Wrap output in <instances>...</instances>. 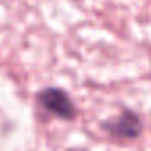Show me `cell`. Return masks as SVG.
Masks as SVG:
<instances>
[{"mask_svg":"<svg viewBox=\"0 0 151 151\" xmlns=\"http://www.w3.org/2000/svg\"><path fill=\"white\" fill-rule=\"evenodd\" d=\"M36 101L45 112H48L50 116L60 121H75L78 116V109L75 101L60 87H53V86L43 87L41 91L36 93Z\"/></svg>","mask_w":151,"mask_h":151,"instance_id":"1","label":"cell"},{"mask_svg":"<svg viewBox=\"0 0 151 151\" xmlns=\"http://www.w3.org/2000/svg\"><path fill=\"white\" fill-rule=\"evenodd\" d=\"M100 130L116 140H135L144 132V121L135 110L123 109L117 116L103 119L100 123Z\"/></svg>","mask_w":151,"mask_h":151,"instance_id":"2","label":"cell"}]
</instances>
